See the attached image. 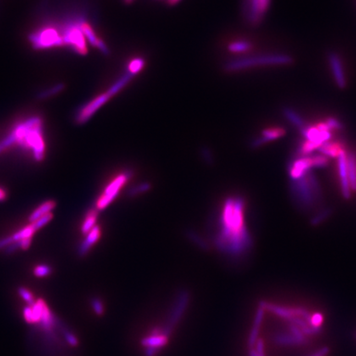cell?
<instances>
[{
    "label": "cell",
    "mask_w": 356,
    "mask_h": 356,
    "mask_svg": "<svg viewBox=\"0 0 356 356\" xmlns=\"http://www.w3.org/2000/svg\"><path fill=\"white\" fill-rule=\"evenodd\" d=\"M217 248L225 254L237 257L244 254L252 245L246 224L245 203L240 196H230L222 204L214 237Z\"/></svg>",
    "instance_id": "cell-1"
},
{
    "label": "cell",
    "mask_w": 356,
    "mask_h": 356,
    "mask_svg": "<svg viewBox=\"0 0 356 356\" xmlns=\"http://www.w3.org/2000/svg\"><path fill=\"white\" fill-rule=\"evenodd\" d=\"M16 143L23 148L32 151L35 160L41 162L45 157L46 146L42 135V120L37 116L29 117L13 128Z\"/></svg>",
    "instance_id": "cell-2"
},
{
    "label": "cell",
    "mask_w": 356,
    "mask_h": 356,
    "mask_svg": "<svg viewBox=\"0 0 356 356\" xmlns=\"http://www.w3.org/2000/svg\"><path fill=\"white\" fill-rule=\"evenodd\" d=\"M84 16L81 13H76L67 17L60 28L64 46L69 47L79 55L88 53V41L79 28V23Z\"/></svg>",
    "instance_id": "cell-3"
},
{
    "label": "cell",
    "mask_w": 356,
    "mask_h": 356,
    "mask_svg": "<svg viewBox=\"0 0 356 356\" xmlns=\"http://www.w3.org/2000/svg\"><path fill=\"white\" fill-rule=\"evenodd\" d=\"M291 189L298 203L305 207L313 206V204L318 201L320 195L317 180L309 172L299 179L295 180Z\"/></svg>",
    "instance_id": "cell-4"
},
{
    "label": "cell",
    "mask_w": 356,
    "mask_h": 356,
    "mask_svg": "<svg viewBox=\"0 0 356 356\" xmlns=\"http://www.w3.org/2000/svg\"><path fill=\"white\" fill-rule=\"evenodd\" d=\"M292 62V58L288 55L273 54L262 56H250L237 59L229 62L226 68L229 71H237L241 69H248L251 67L259 65H272V64H288Z\"/></svg>",
    "instance_id": "cell-5"
},
{
    "label": "cell",
    "mask_w": 356,
    "mask_h": 356,
    "mask_svg": "<svg viewBox=\"0 0 356 356\" xmlns=\"http://www.w3.org/2000/svg\"><path fill=\"white\" fill-rule=\"evenodd\" d=\"M29 41L37 50L64 46L61 31L53 25H46L38 28L29 36Z\"/></svg>",
    "instance_id": "cell-6"
},
{
    "label": "cell",
    "mask_w": 356,
    "mask_h": 356,
    "mask_svg": "<svg viewBox=\"0 0 356 356\" xmlns=\"http://www.w3.org/2000/svg\"><path fill=\"white\" fill-rule=\"evenodd\" d=\"M131 178L132 172L129 169H125L115 176L112 181L105 187L104 191L99 196V198L97 199L96 209L97 210H102L107 208V206L119 196L120 191L128 183Z\"/></svg>",
    "instance_id": "cell-7"
},
{
    "label": "cell",
    "mask_w": 356,
    "mask_h": 356,
    "mask_svg": "<svg viewBox=\"0 0 356 356\" xmlns=\"http://www.w3.org/2000/svg\"><path fill=\"white\" fill-rule=\"evenodd\" d=\"M328 163L327 157L325 155H314L305 158H296L290 166V177L297 180L310 172L312 168L324 167Z\"/></svg>",
    "instance_id": "cell-8"
},
{
    "label": "cell",
    "mask_w": 356,
    "mask_h": 356,
    "mask_svg": "<svg viewBox=\"0 0 356 356\" xmlns=\"http://www.w3.org/2000/svg\"><path fill=\"white\" fill-rule=\"evenodd\" d=\"M112 97L109 92L107 91L102 94L98 95L89 102H87L86 104L80 107L77 112L75 115V121L79 125L86 123Z\"/></svg>",
    "instance_id": "cell-9"
},
{
    "label": "cell",
    "mask_w": 356,
    "mask_h": 356,
    "mask_svg": "<svg viewBox=\"0 0 356 356\" xmlns=\"http://www.w3.org/2000/svg\"><path fill=\"white\" fill-rule=\"evenodd\" d=\"M270 0H247L246 16L252 25H257L262 21L270 5Z\"/></svg>",
    "instance_id": "cell-10"
},
{
    "label": "cell",
    "mask_w": 356,
    "mask_h": 356,
    "mask_svg": "<svg viewBox=\"0 0 356 356\" xmlns=\"http://www.w3.org/2000/svg\"><path fill=\"white\" fill-rule=\"evenodd\" d=\"M188 300L189 295L186 292L181 293L178 296V301L176 302L175 306L172 311L168 323L163 330V333L165 336H168L170 335L174 326L178 323V321L183 314L184 311L186 309V305L188 303Z\"/></svg>",
    "instance_id": "cell-11"
},
{
    "label": "cell",
    "mask_w": 356,
    "mask_h": 356,
    "mask_svg": "<svg viewBox=\"0 0 356 356\" xmlns=\"http://www.w3.org/2000/svg\"><path fill=\"white\" fill-rule=\"evenodd\" d=\"M79 28L83 31L88 42L98 49L100 51H102V53L108 54L109 50H108L107 45L104 41H102V39L100 38L99 36H97L94 28H92V25L87 21L85 16H84L80 20Z\"/></svg>",
    "instance_id": "cell-12"
},
{
    "label": "cell",
    "mask_w": 356,
    "mask_h": 356,
    "mask_svg": "<svg viewBox=\"0 0 356 356\" xmlns=\"http://www.w3.org/2000/svg\"><path fill=\"white\" fill-rule=\"evenodd\" d=\"M329 63L331 65L332 75L337 86L340 89H344L346 86V79L345 76L343 66L341 63V58L335 52H331L328 56Z\"/></svg>",
    "instance_id": "cell-13"
},
{
    "label": "cell",
    "mask_w": 356,
    "mask_h": 356,
    "mask_svg": "<svg viewBox=\"0 0 356 356\" xmlns=\"http://www.w3.org/2000/svg\"><path fill=\"white\" fill-rule=\"evenodd\" d=\"M347 157L348 156L346 155L344 150L338 157L339 173H340V177H341L342 191H343L344 196L346 197H349L350 192H351L350 191H351V184H350V180H349Z\"/></svg>",
    "instance_id": "cell-14"
},
{
    "label": "cell",
    "mask_w": 356,
    "mask_h": 356,
    "mask_svg": "<svg viewBox=\"0 0 356 356\" xmlns=\"http://www.w3.org/2000/svg\"><path fill=\"white\" fill-rule=\"evenodd\" d=\"M100 237H101V229L98 225H96L91 231L89 232V234H86L85 239L79 246V251H78L79 257L86 256L88 252L92 248V246L99 240Z\"/></svg>",
    "instance_id": "cell-15"
},
{
    "label": "cell",
    "mask_w": 356,
    "mask_h": 356,
    "mask_svg": "<svg viewBox=\"0 0 356 356\" xmlns=\"http://www.w3.org/2000/svg\"><path fill=\"white\" fill-rule=\"evenodd\" d=\"M285 130L281 127L268 128L262 131L261 137L255 140L252 142V146L258 147L260 145H264L266 143L270 142L271 140H276L282 137L285 135Z\"/></svg>",
    "instance_id": "cell-16"
},
{
    "label": "cell",
    "mask_w": 356,
    "mask_h": 356,
    "mask_svg": "<svg viewBox=\"0 0 356 356\" xmlns=\"http://www.w3.org/2000/svg\"><path fill=\"white\" fill-rule=\"evenodd\" d=\"M167 341H168V336H165L163 331L155 330L150 336L143 340L142 345L146 347L159 349L167 343Z\"/></svg>",
    "instance_id": "cell-17"
},
{
    "label": "cell",
    "mask_w": 356,
    "mask_h": 356,
    "mask_svg": "<svg viewBox=\"0 0 356 356\" xmlns=\"http://www.w3.org/2000/svg\"><path fill=\"white\" fill-rule=\"evenodd\" d=\"M56 206V203L53 201H47L44 202L31 213V215L29 217V221L33 223L37 219H41V217L45 216L49 213H51V210L55 209Z\"/></svg>",
    "instance_id": "cell-18"
},
{
    "label": "cell",
    "mask_w": 356,
    "mask_h": 356,
    "mask_svg": "<svg viewBox=\"0 0 356 356\" xmlns=\"http://www.w3.org/2000/svg\"><path fill=\"white\" fill-rule=\"evenodd\" d=\"M320 153H323L325 156H328L331 158H338L340 154L342 153L343 149L337 143L327 142L323 143L320 147L318 148Z\"/></svg>",
    "instance_id": "cell-19"
},
{
    "label": "cell",
    "mask_w": 356,
    "mask_h": 356,
    "mask_svg": "<svg viewBox=\"0 0 356 356\" xmlns=\"http://www.w3.org/2000/svg\"><path fill=\"white\" fill-rule=\"evenodd\" d=\"M98 214H99V210H97V209H91L89 210V212L87 213L84 223L82 224V234L86 235L96 226Z\"/></svg>",
    "instance_id": "cell-20"
},
{
    "label": "cell",
    "mask_w": 356,
    "mask_h": 356,
    "mask_svg": "<svg viewBox=\"0 0 356 356\" xmlns=\"http://www.w3.org/2000/svg\"><path fill=\"white\" fill-rule=\"evenodd\" d=\"M263 317H264V309L262 307H260L259 309L257 310V315L255 318L254 325H253L252 331L250 334L249 339H248V346L250 347H252L255 344L257 343L260 326H261Z\"/></svg>",
    "instance_id": "cell-21"
},
{
    "label": "cell",
    "mask_w": 356,
    "mask_h": 356,
    "mask_svg": "<svg viewBox=\"0 0 356 356\" xmlns=\"http://www.w3.org/2000/svg\"><path fill=\"white\" fill-rule=\"evenodd\" d=\"M275 341L280 345H287V346H297L302 345L305 342V338H300L294 335H287V334H278L275 336Z\"/></svg>",
    "instance_id": "cell-22"
},
{
    "label": "cell",
    "mask_w": 356,
    "mask_h": 356,
    "mask_svg": "<svg viewBox=\"0 0 356 356\" xmlns=\"http://www.w3.org/2000/svg\"><path fill=\"white\" fill-rule=\"evenodd\" d=\"M133 77L134 76H133L132 74H129L127 72L126 74L120 77V79L115 82L114 84H112V87H110V89H108L107 92H109V94L112 97H113V96L120 92L121 89H124V87L126 86L129 84V82L132 79Z\"/></svg>",
    "instance_id": "cell-23"
},
{
    "label": "cell",
    "mask_w": 356,
    "mask_h": 356,
    "mask_svg": "<svg viewBox=\"0 0 356 356\" xmlns=\"http://www.w3.org/2000/svg\"><path fill=\"white\" fill-rule=\"evenodd\" d=\"M284 115L285 117L287 118L288 120H290V122L292 123L293 125H295L297 127L302 128L304 127V122H303V119L301 118L300 116L296 113L294 110L289 107H286L284 109Z\"/></svg>",
    "instance_id": "cell-24"
},
{
    "label": "cell",
    "mask_w": 356,
    "mask_h": 356,
    "mask_svg": "<svg viewBox=\"0 0 356 356\" xmlns=\"http://www.w3.org/2000/svg\"><path fill=\"white\" fill-rule=\"evenodd\" d=\"M36 232L32 224H30L28 226L23 228L19 231L17 232L15 234L12 235L13 239L14 242H19L20 240L25 239V238H30L33 236L34 233Z\"/></svg>",
    "instance_id": "cell-25"
},
{
    "label": "cell",
    "mask_w": 356,
    "mask_h": 356,
    "mask_svg": "<svg viewBox=\"0 0 356 356\" xmlns=\"http://www.w3.org/2000/svg\"><path fill=\"white\" fill-rule=\"evenodd\" d=\"M64 89V84H55L53 86L49 88V89H45L42 92H40L38 94L39 99H46L50 97H53L55 95L58 94L61 92L62 90Z\"/></svg>",
    "instance_id": "cell-26"
},
{
    "label": "cell",
    "mask_w": 356,
    "mask_h": 356,
    "mask_svg": "<svg viewBox=\"0 0 356 356\" xmlns=\"http://www.w3.org/2000/svg\"><path fill=\"white\" fill-rule=\"evenodd\" d=\"M252 46L248 41H237L232 42L229 46V51L233 53H241L249 51Z\"/></svg>",
    "instance_id": "cell-27"
},
{
    "label": "cell",
    "mask_w": 356,
    "mask_h": 356,
    "mask_svg": "<svg viewBox=\"0 0 356 356\" xmlns=\"http://www.w3.org/2000/svg\"><path fill=\"white\" fill-rule=\"evenodd\" d=\"M145 59L142 58H135L132 59L128 64L127 72L129 74L135 76V74L140 73L145 67Z\"/></svg>",
    "instance_id": "cell-28"
},
{
    "label": "cell",
    "mask_w": 356,
    "mask_h": 356,
    "mask_svg": "<svg viewBox=\"0 0 356 356\" xmlns=\"http://www.w3.org/2000/svg\"><path fill=\"white\" fill-rule=\"evenodd\" d=\"M18 292L21 297L23 298V300L28 303V305L32 306L34 305V303H36V301L34 299L33 295L28 289L24 287H19L18 288Z\"/></svg>",
    "instance_id": "cell-29"
},
{
    "label": "cell",
    "mask_w": 356,
    "mask_h": 356,
    "mask_svg": "<svg viewBox=\"0 0 356 356\" xmlns=\"http://www.w3.org/2000/svg\"><path fill=\"white\" fill-rule=\"evenodd\" d=\"M52 272V269L48 265H39L34 269V275L36 277L42 278L48 276Z\"/></svg>",
    "instance_id": "cell-30"
},
{
    "label": "cell",
    "mask_w": 356,
    "mask_h": 356,
    "mask_svg": "<svg viewBox=\"0 0 356 356\" xmlns=\"http://www.w3.org/2000/svg\"><path fill=\"white\" fill-rule=\"evenodd\" d=\"M15 135H14L13 131H12L7 137L4 138V139L0 142V153H2L3 151L7 149L8 148L10 147L11 145H13V144H15Z\"/></svg>",
    "instance_id": "cell-31"
},
{
    "label": "cell",
    "mask_w": 356,
    "mask_h": 356,
    "mask_svg": "<svg viewBox=\"0 0 356 356\" xmlns=\"http://www.w3.org/2000/svg\"><path fill=\"white\" fill-rule=\"evenodd\" d=\"M52 218H53V214L49 213L45 216L41 217V219H37L36 221L31 223V224H32V226L34 227V229L36 231V230H38V229H41L42 227L45 226L46 224H48L49 222L52 219Z\"/></svg>",
    "instance_id": "cell-32"
},
{
    "label": "cell",
    "mask_w": 356,
    "mask_h": 356,
    "mask_svg": "<svg viewBox=\"0 0 356 356\" xmlns=\"http://www.w3.org/2000/svg\"><path fill=\"white\" fill-rule=\"evenodd\" d=\"M91 303H92L93 310H94L95 313H97V315H102V313H104V306H103L102 301L100 300L99 298H92Z\"/></svg>",
    "instance_id": "cell-33"
},
{
    "label": "cell",
    "mask_w": 356,
    "mask_h": 356,
    "mask_svg": "<svg viewBox=\"0 0 356 356\" xmlns=\"http://www.w3.org/2000/svg\"><path fill=\"white\" fill-rule=\"evenodd\" d=\"M326 124L328 125V127L331 130H341L343 127V125L338 120H336L335 118H331V117L326 120Z\"/></svg>",
    "instance_id": "cell-34"
},
{
    "label": "cell",
    "mask_w": 356,
    "mask_h": 356,
    "mask_svg": "<svg viewBox=\"0 0 356 356\" xmlns=\"http://www.w3.org/2000/svg\"><path fill=\"white\" fill-rule=\"evenodd\" d=\"M323 315L320 313H316L314 315L311 316L309 324H311V326H315V327H319L322 323H323Z\"/></svg>",
    "instance_id": "cell-35"
},
{
    "label": "cell",
    "mask_w": 356,
    "mask_h": 356,
    "mask_svg": "<svg viewBox=\"0 0 356 356\" xmlns=\"http://www.w3.org/2000/svg\"><path fill=\"white\" fill-rule=\"evenodd\" d=\"M65 338H66L67 342L72 346H76L79 344V341L77 339L76 336H74V334L71 332H67L65 334Z\"/></svg>",
    "instance_id": "cell-36"
},
{
    "label": "cell",
    "mask_w": 356,
    "mask_h": 356,
    "mask_svg": "<svg viewBox=\"0 0 356 356\" xmlns=\"http://www.w3.org/2000/svg\"><path fill=\"white\" fill-rule=\"evenodd\" d=\"M13 242H14V241H13V237L12 236L7 237L0 239V249L6 248L8 245H10Z\"/></svg>",
    "instance_id": "cell-37"
},
{
    "label": "cell",
    "mask_w": 356,
    "mask_h": 356,
    "mask_svg": "<svg viewBox=\"0 0 356 356\" xmlns=\"http://www.w3.org/2000/svg\"><path fill=\"white\" fill-rule=\"evenodd\" d=\"M19 248H20L19 242H13V243H11L10 245H8V247H6L5 253H7V254H11V253H13V252H15V251L19 249Z\"/></svg>",
    "instance_id": "cell-38"
},
{
    "label": "cell",
    "mask_w": 356,
    "mask_h": 356,
    "mask_svg": "<svg viewBox=\"0 0 356 356\" xmlns=\"http://www.w3.org/2000/svg\"><path fill=\"white\" fill-rule=\"evenodd\" d=\"M256 351H257L258 356H265L264 343L261 339L257 341V350H256Z\"/></svg>",
    "instance_id": "cell-39"
},
{
    "label": "cell",
    "mask_w": 356,
    "mask_h": 356,
    "mask_svg": "<svg viewBox=\"0 0 356 356\" xmlns=\"http://www.w3.org/2000/svg\"><path fill=\"white\" fill-rule=\"evenodd\" d=\"M19 245H20L21 249L27 250L31 246V237L30 238H25V239L20 240L19 241Z\"/></svg>",
    "instance_id": "cell-40"
},
{
    "label": "cell",
    "mask_w": 356,
    "mask_h": 356,
    "mask_svg": "<svg viewBox=\"0 0 356 356\" xmlns=\"http://www.w3.org/2000/svg\"><path fill=\"white\" fill-rule=\"evenodd\" d=\"M329 352V348L327 347H323V348L320 349L319 351H317L316 353L313 354L311 356H326Z\"/></svg>",
    "instance_id": "cell-41"
},
{
    "label": "cell",
    "mask_w": 356,
    "mask_h": 356,
    "mask_svg": "<svg viewBox=\"0 0 356 356\" xmlns=\"http://www.w3.org/2000/svg\"><path fill=\"white\" fill-rule=\"evenodd\" d=\"M158 350H159V349L153 348V347H148L147 350L145 351V355H146V356H155L156 354L158 353Z\"/></svg>",
    "instance_id": "cell-42"
},
{
    "label": "cell",
    "mask_w": 356,
    "mask_h": 356,
    "mask_svg": "<svg viewBox=\"0 0 356 356\" xmlns=\"http://www.w3.org/2000/svg\"><path fill=\"white\" fill-rule=\"evenodd\" d=\"M7 197V194L5 191H3V189L0 188V201L5 200Z\"/></svg>",
    "instance_id": "cell-43"
},
{
    "label": "cell",
    "mask_w": 356,
    "mask_h": 356,
    "mask_svg": "<svg viewBox=\"0 0 356 356\" xmlns=\"http://www.w3.org/2000/svg\"><path fill=\"white\" fill-rule=\"evenodd\" d=\"M180 1H181V0H167V3L171 6L176 5V4H178Z\"/></svg>",
    "instance_id": "cell-44"
},
{
    "label": "cell",
    "mask_w": 356,
    "mask_h": 356,
    "mask_svg": "<svg viewBox=\"0 0 356 356\" xmlns=\"http://www.w3.org/2000/svg\"><path fill=\"white\" fill-rule=\"evenodd\" d=\"M250 356H258L256 350H251L250 351Z\"/></svg>",
    "instance_id": "cell-45"
},
{
    "label": "cell",
    "mask_w": 356,
    "mask_h": 356,
    "mask_svg": "<svg viewBox=\"0 0 356 356\" xmlns=\"http://www.w3.org/2000/svg\"><path fill=\"white\" fill-rule=\"evenodd\" d=\"M133 1H134V0H125V2L126 3H132Z\"/></svg>",
    "instance_id": "cell-46"
}]
</instances>
